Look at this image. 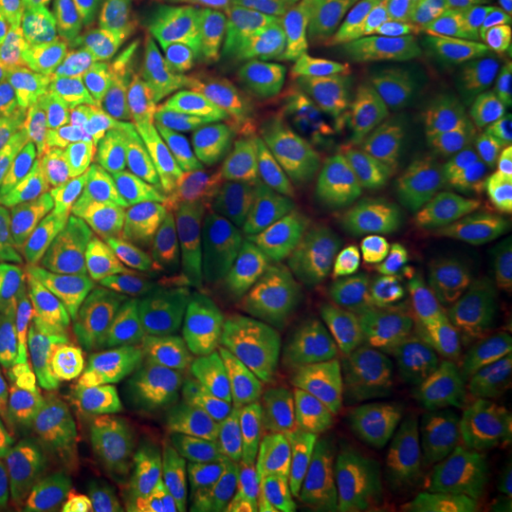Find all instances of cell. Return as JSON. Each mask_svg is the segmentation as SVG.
<instances>
[{"label":"cell","instance_id":"9a60e30c","mask_svg":"<svg viewBox=\"0 0 512 512\" xmlns=\"http://www.w3.org/2000/svg\"><path fill=\"white\" fill-rule=\"evenodd\" d=\"M86 140L63 80L35 83L0 131V188L23 202L74 200L69 157Z\"/></svg>","mask_w":512,"mask_h":512},{"label":"cell","instance_id":"4fadbf2b","mask_svg":"<svg viewBox=\"0 0 512 512\" xmlns=\"http://www.w3.org/2000/svg\"><path fill=\"white\" fill-rule=\"evenodd\" d=\"M288 174L262 148L237 143L202 157L183 191L168 202L151 225L154 239L168 234H245L248 225L271 205Z\"/></svg>","mask_w":512,"mask_h":512},{"label":"cell","instance_id":"83f0119b","mask_svg":"<svg viewBox=\"0 0 512 512\" xmlns=\"http://www.w3.org/2000/svg\"><path fill=\"white\" fill-rule=\"evenodd\" d=\"M0 32L15 46L29 80H63L72 37L66 0H0Z\"/></svg>","mask_w":512,"mask_h":512},{"label":"cell","instance_id":"f1b7e54d","mask_svg":"<svg viewBox=\"0 0 512 512\" xmlns=\"http://www.w3.org/2000/svg\"><path fill=\"white\" fill-rule=\"evenodd\" d=\"M311 0H220L254 77H271L291 55Z\"/></svg>","mask_w":512,"mask_h":512},{"label":"cell","instance_id":"603a6c76","mask_svg":"<svg viewBox=\"0 0 512 512\" xmlns=\"http://www.w3.org/2000/svg\"><path fill=\"white\" fill-rule=\"evenodd\" d=\"M86 421L69 382L37 407L18 436L0 450V512L29 510L40 478Z\"/></svg>","mask_w":512,"mask_h":512},{"label":"cell","instance_id":"f35d334b","mask_svg":"<svg viewBox=\"0 0 512 512\" xmlns=\"http://www.w3.org/2000/svg\"><path fill=\"white\" fill-rule=\"evenodd\" d=\"M490 316H493L495 322H501V325H507V328H512V291L495 305V311H490Z\"/></svg>","mask_w":512,"mask_h":512},{"label":"cell","instance_id":"30bf717a","mask_svg":"<svg viewBox=\"0 0 512 512\" xmlns=\"http://www.w3.org/2000/svg\"><path fill=\"white\" fill-rule=\"evenodd\" d=\"M160 49L174 109L202 134L242 103L251 69L220 0H163Z\"/></svg>","mask_w":512,"mask_h":512},{"label":"cell","instance_id":"52a82bcc","mask_svg":"<svg viewBox=\"0 0 512 512\" xmlns=\"http://www.w3.org/2000/svg\"><path fill=\"white\" fill-rule=\"evenodd\" d=\"M63 86L86 134L154 126L177 114L160 40L137 18L74 26Z\"/></svg>","mask_w":512,"mask_h":512},{"label":"cell","instance_id":"8992f818","mask_svg":"<svg viewBox=\"0 0 512 512\" xmlns=\"http://www.w3.org/2000/svg\"><path fill=\"white\" fill-rule=\"evenodd\" d=\"M376 123L379 117L350 97L291 83L239 103L202 137L214 148H262L291 183L319 185L339 174Z\"/></svg>","mask_w":512,"mask_h":512},{"label":"cell","instance_id":"1f68e13d","mask_svg":"<svg viewBox=\"0 0 512 512\" xmlns=\"http://www.w3.org/2000/svg\"><path fill=\"white\" fill-rule=\"evenodd\" d=\"M464 376H467L470 390L476 393L478 404L490 416L495 430H498V436L504 439V444H507V450H510L512 456V387L495 382V379L484 376V373H476L470 367H464Z\"/></svg>","mask_w":512,"mask_h":512},{"label":"cell","instance_id":"ba28073f","mask_svg":"<svg viewBox=\"0 0 512 512\" xmlns=\"http://www.w3.org/2000/svg\"><path fill=\"white\" fill-rule=\"evenodd\" d=\"M296 80L350 97L382 120L410 83L396 0H313L296 37Z\"/></svg>","mask_w":512,"mask_h":512},{"label":"cell","instance_id":"7a4b0ae2","mask_svg":"<svg viewBox=\"0 0 512 512\" xmlns=\"http://www.w3.org/2000/svg\"><path fill=\"white\" fill-rule=\"evenodd\" d=\"M433 163L421 231L450 262L464 305L473 311L512 285V205L450 103L436 111Z\"/></svg>","mask_w":512,"mask_h":512},{"label":"cell","instance_id":"7402d4cb","mask_svg":"<svg viewBox=\"0 0 512 512\" xmlns=\"http://www.w3.org/2000/svg\"><path fill=\"white\" fill-rule=\"evenodd\" d=\"M239 421H276L254 390L239 379L197 373L163 387H143L137 407L140 444H197L211 430Z\"/></svg>","mask_w":512,"mask_h":512},{"label":"cell","instance_id":"d6986e66","mask_svg":"<svg viewBox=\"0 0 512 512\" xmlns=\"http://www.w3.org/2000/svg\"><path fill=\"white\" fill-rule=\"evenodd\" d=\"M114 311L137 339L146 387L174 384L208 370L211 325L163 276L146 268L117 296Z\"/></svg>","mask_w":512,"mask_h":512},{"label":"cell","instance_id":"ffe728a7","mask_svg":"<svg viewBox=\"0 0 512 512\" xmlns=\"http://www.w3.org/2000/svg\"><path fill=\"white\" fill-rule=\"evenodd\" d=\"M441 89L484 146L512 131V15H478L453 37Z\"/></svg>","mask_w":512,"mask_h":512},{"label":"cell","instance_id":"836d02e7","mask_svg":"<svg viewBox=\"0 0 512 512\" xmlns=\"http://www.w3.org/2000/svg\"><path fill=\"white\" fill-rule=\"evenodd\" d=\"M151 0H66L69 26H86L100 20L140 18Z\"/></svg>","mask_w":512,"mask_h":512},{"label":"cell","instance_id":"8fae6325","mask_svg":"<svg viewBox=\"0 0 512 512\" xmlns=\"http://www.w3.org/2000/svg\"><path fill=\"white\" fill-rule=\"evenodd\" d=\"M379 444V498L390 512H470L439 439L399 367L376 365L370 382Z\"/></svg>","mask_w":512,"mask_h":512},{"label":"cell","instance_id":"5bb4252c","mask_svg":"<svg viewBox=\"0 0 512 512\" xmlns=\"http://www.w3.org/2000/svg\"><path fill=\"white\" fill-rule=\"evenodd\" d=\"M66 382L74 387L89 424L100 427L109 441L111 473H123L140 450L137 407L146 384L137 339L114 305L80 328V345Z\"/></svg>","mask_w":512,"mask_h":512},{"label":"cell","instance_id":"4dcf8cb0","mask_svg":"<svg viewBox=\"0 0 512 512\" xmlns=\"http://www.w3.org/2000/svg\"><path fill=\"white\" fill-rule=\"evenodd\" d=\"M464 367L512 387V328L495 322L490 313L470 319L464 339Z\"/></svg>","mask_w":512,"mask_h":512},{"label":"cell","instance_id":"d6a6232c","mask_svg":"<svg viewBox=\"0 0 512 512\" xmlns=\"http://www.w3.org/2000/svg\"><path fill=\"white\" fill-rule=\"evenodd\" d=\"M26 89H29V72L15 46L9 43V37L0 32V131L12 123Z\"/></svg>","mask_w":512,"mask_h":512},{"label":"cell","instance_id":"e575fe53","mask_svg":"<svg viewBox=\"0 0 512 512\" xmlns=\"http://www.w3.org/2000/svg\"><path fill=\"white\" fill-rule=\"evenodd\" d=\"M29 205H32V202L18 200V197H12L9 191L0 188V248L18 242L20 228H23V220H26Z\"/></svg>","mask_w":512,"mask_h":512},{"label":"cell","instance_id":"ab89813d","mask_svg":"<svg viewBox=\"0 0 512 512\" xmlns=\"http://www.w3.org/2000/svg\"><path fill=\"white\" fill-rule=\"evenodd\" d=\"M504 3H510V6H512V0H504Z\"/></svg>","mask_w":512,"mask_h":512},{"label":"cell","instance_id":"7c38bea8","mask_svg":"<svg viewBox=\"0 0 512 512\" xmlns=\"http://www.w3.org/2000/svg\"><path fill=\"white\" fill-rule=\"evenodd\" d=\"M148 271L171 282L205 316L211 330L242 313L291 316L245 234H168L154 239Z\"/></svg>","mask_w":512,"mask_h":512},{"label":"cell","instance_id":"d4e9b609","mask_svg":"<svg viewBox=\"0 0 512 512\" xmlns=\"http://www.w3.org/2000/svg\"><path fill=\"white\" fill-rule=\"evenodd\" d=\"M117 481L126 512H208L185 444H140Z\"/></svg>","mask_w":512,"mask_h":512},{"label":"cell","instance_id":"cb8c5ba5","mask_svg":"<svg viewBox=\"0 0 512 512\" xmlns=\"http://www.w3.org/2000/svg\"><path fill=\"white\" fill-rule=\"evenodd\" d=\"M80 328L55 322L26 348L0 350V450L23 430L40 404L69 379Z\"/></svg>","mask_w":512,"mask_h":512},{"label":"cell","instance_id":"9c48e42d","mask_svg":"<svg viewBox=\"0 0 512 512\" xmlns=\"http://www.w3.org/2000/svg\"><path fill=\"white\" fill-rule=\"evenodd\" d=\"M367 382L322 393L288 441V484L316 512H370L379 501L376 410Z\"/></svg>","mask_w":512,"mask_h":512},{"label":"cell","instance_id":"60d3db41","mask_svg":"<svg viewBox=\"0 0 512 512\" xmlns=\"http://www.w3.org/2000/svg\"><path fill=\"white\" fill-rule=\"evenodd\" d=\"M370 512H373V510H370Z\"/></svg>","mask_w":512,"mask_h":512},{"label":"cell","instance_id":"ac0fdd59","mask_svg":"<svg viewBox=\"0 0 512 512\" xmlns=\"http://www.w3.org/2000/svg\"><path fill=\"white\" fill-rule=\"evenodd\" d=\"M373 367L330 348L302 319L271 316L268 353L251 390L274 413L285 441H291L296 424L308 416L322 393L345 384H365Z\"/></svg>","mask_w":512,"mask_h":512},{"label":"cell","instance_id":"277c9868","mask_svg":"<svg viewBox=\"0 0 512 512\" xmlns=\"http://www.w3.org/2000/svg\"><path fill=\"white\" fill-rule=\"evenodd\" d=\"M382 313L393 359L413 399H430L464 373L470 308L458 279L419 222H402L382 271Z\"/></svg>","mask_w":512,"mask_h":512},{"label":"cell","instance_id":"484cf974","mask_svg":"<svg viewBox=\"0 0 512 512\" xmlns=\"http://www.w3.org/2000/svg\"><path fill=\"white\" fill-rule=\"evenodd\" d=\"M109 473V441L86 421L40 478L26 512H92Z\"/></svg>","mask_w":512,"mask_h":512},{"label":"cell","instance_id":"4316f807","mask_svg":"<svg viewBox=\"0 0 512 512\" xmlns=\"http://www.w3.org/2000/svg\"><path fill=\"white\" fill-rule=\"evenodd\" d=\"M43 271L23 242L0 248V350L26 348L55 325Z\"/></svg>","mask_w":512,"mask_h":512},{"label":"cell","instance_id":"2e32d148","mask_svg":"<svg viewBox=\"0 0 512 512\" xmlns=\"http://www.w3.org/2000/svg\"><path fill=\"white\" fill-rule=\"evenodd\" d=\"M245 239L296 319L330 254L328 188L293 183L256 217Z\"/></svg>","mask_w":512,"mask_h":512},{"label":"cell","instance_id":"6da1fadb","mask_svg":"<svg viewBox=\"0 0 512 512\" xmlns=\"http://www.w3.org/2000/svg\"><path fill=\"white\" fill-rule=\"evenodd\" d=\"M419 140L404 120L328 191L330 254L302 308V322L353 362L393 359L382 313V271L402 228V185Z\"/></svg>","mask_w":512,"mask_h":512},{"label":"cell","instance_id":"f546056e","mask_svg":"<svg viewBox=\"0 0 512 512\" xmlns=\"http://www.w3.org/2000/svg\"><path fill=\"white\" fill-rule=\"evenodd\" d=\"M271 316L268 313H242L237 319L211 330L208 345V373L254 384L259 367L268 353Z\"/></svg>","mask_w":512,"mask_h":512},{"label":"cell","instance_id":"3957f363","mask_svg":"<svg viewBox=\"0 0 512 512\" xmlns=\"http://www.w3.org/2000/svg\"><path fill=\"white\" fill-rule=\"evenodd\" d=\"M20 242L43 271L57 322L83 328L146 274L154 234L80 200H46L29 205Z\"/></svg>","mask_w":512,"mask_h":512},{"label":"cell","instance_id":"d590c367","mask_svg":"<svg viewBox=\"0 0 512 512\" xmlns=\"http://www.w3.org/2000/svg\"><path fill=\"white\" fill-rule=\"evenodd\" d=\"M487 148H490V154H493L495 183H498L501 194H504L507 202L512 205V131L501 134V137L493 140Z\"/></svg>","mask_w":512,"mask_h":512},{"label":"cell","instance_id":"74e56055","mask_svg":"<svg viewBox=\"0 0 512 512\" xmlns=\"http://www.w3.org/2000/svg\"><path fill=\"white\" fill-rule=\"evenodd\" d=\"M92 512H126L123 498H120V481H117V476H111L109 481L103 484L100 498H97V504H94Z\"/></svg>","mask_w":512,"mask_h":512},{"label":"cell","instance_id":"5b68a950","mask_svg":"<svg viewBox=\"0 0 512 512\" xmlns=\"http://www.w3.org/2000/svg\"><path fill=\"white\" fill-rule=\"evenodd\" d=\"M202 128L171 114L163 123L86 134L69 157L72 197L111 220L151 228L202 160Z\"/></svg>","mask_w":512,"mask_h":512},{"label":"cell","instance_id":"e0dca14e","mask_svg":"<svg viewBox=\"0 0 512 512\" xmlns=\"http://www.w3.org/2000/svg\"><path fill=\"white\" fill-rule=\"evenodd\" d=\"M419 407L439 439L470 512H512V456L495 424L478 404L467 376Z\"/></svg>","mask_w":512,"mask_h":512},{"label":"cell","instance_id":"44dd1931","mask_svg":"<svg viewBox=\"0 0 512 512\" xmlns=\"http://www.w3.org/2000/svg\"><path fill=\"white\" fill-rule=\"evenodd\" d=\"M194 470L208 512H262L288 458L276 421H239L197 441Z\"/></svg>","mask_w":512,"mask_h":512},{"label":"cell","instance_id":"8d00e7d4","mask_svg":"<svg viewBox=\"0 0 512 512\" xmlns=\"http://www.w3.org/2000/svg\"><path fill=\"white\" fill-rule=\"evenodd\" d=\"M262 512H316L305 501V498H299V495L293 493V490H279L268 498V504H265V510Z\"/></svg>","mask_w":512,"mask_h":512}]
</instances>
